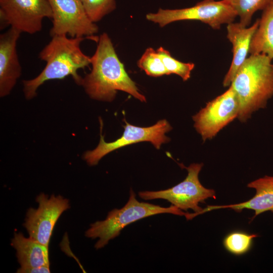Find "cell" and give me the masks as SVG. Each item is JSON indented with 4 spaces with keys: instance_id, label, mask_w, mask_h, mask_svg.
Returning a JSON list of instances; mask_svg holds the SVG:
<instances>
[{
    "instance_id": "obj_17",
    "label": "cell",
    "mask_w": 273,
    "mask_h": 273,
    "mask_svg": "<svg viewBox=\"0 0 273 273\" xmlns=\"http://www.w3.org/2000/svg\"><path fill=\"white\" fill-rule=\"evenodd\" d=\"M231 6L240 17V23L248 27L253 14L264 10L273 0H222Z\"/></svg>"
},
{
    "instance_id": "obj_6",
    "label": "cell",
    "mask_w": 273,
    "mask_h": 273,
    "mask_svg": "<svg viewBox=\"0 0 273 273\" xmlns=\"http://www.w3.org/2000/svg\"><path fill=\"white\" fill-rule=\"evenodd\" d=\"M237 16L232 8L222 0H203L193 7L184 9H159L156 13L147 14L146 18L161 27L175 21L198 20L214 29H219L222 24L234 22Z\"/></svg>"
},
{
    "instance_id": "obj_14",
    "label": "cell",
    "mask_w": 273,
    "mask_h": 273,
    "mask_svg": "<svg viewBox=\"0 0 273 273\" xmlns=\"http://www.w3.org/2000/svg\"><path fill=\"white\" fill-rule=\"evenodd\" d=\"M247 187L256 190L255 195L250 200L234 204L208 206L203 209L199 214L221 208H231L237 212L247 209L255 211L253 219L266 211L273 212V176L265 175L260 177L250 182Z\"/></svg>"
},
{
    "instance_id": "obj_4",
    "label": "cell",
    "mask_w": 273,
    "mask_h": 273,
    "mask_svg": "<svg viewBox=\"0 0 273 273\" xmlns=\"http://www.w3.org/2000/svg\"><path fill=\"white\" fill-rule=\"evenodd\" d=\"M161 213L186 216L188 213L173 205L164 207L140 202L131 189L126 204L120 209H114L109 211L104 220L92 223L90 228L85 232V235L92 239L98 238L95 248L99 249L107 245L109 241L119 236L121 231L127 225L139 219Z\"/></svg>"
},
{
    "instance_id": "obj_19",
    "label": "cell",
    "mask_w": 273,
    "mask_h": 273,
    "mask_svg": "<svg viewBox=\"0 0 273 273\" xmlns=\"http://www.w3.org/2000/svg\"><path fill=\"white\" fill-rule=\"evenodd\" d=\"M139 67L150 76L159 77L168 75L163 61L157 52L149 48L138 62Z\"/></svg>"
},
{
    "instance_id": "obj_15",
    "label": "cell",
    "mask_w": 273,
    "mask_h": 273,
    "mask_svg": "<svg viewBox=\"0 0 273 273\" xmlns=\"http://www.w3.org/2000/svg\"><path fill=\"white\" fill-rule=\"evenodd\" d=\"M12 246L16 250L18 261L22 268L50 266L48 247L21 233H14Z\"/></svg>"
},
{
    "instance_id": "obj_18",
    "label": "cell",
    "mask_w": 273,
    "mask_h": 273,
    "mask_svg": "<svg viewBox=\"0 0 273 273\" xmlns=\"http://www.w3.org/2000/svg\"><path fill=\"white\" fill-rule=\"evenodd\" d=\"M258 235L236 230L228 234L223 239V246L229 253L240 256L249 252L252 248L254 239Z\"/></svg>"
},
{
    "instance_id": "obj_5",
    "label": "cell",
    "mask_w": 273,
    "mask_h": 273,
    "mask_svg": "<svg viewBox=\"0 0 273 273\" xmlns=\"http://www.w3.org/2000/svg\"><path fill=\"white\" fill-rule=\"evenodd\" d=\"M203 166V163H192L185 167L188 175L178 184L164 190L141 191L138 193L139 196L145 200H166L181 210L192 209L195 212L188 213L186 216L187 219H191L202 210L199 203H204L208 198H215V191L205 188L199 180V174Z\"/></svg>"
},
{
    "instance_id": "obj_16",
    "label": "cell",
    "mask_w": 273,
    "mask_h": 273,
    "mask_svg": "<svg viewBox=\"0 0 273 273\" xmlns=\"http://www.w3.org/2000/svg\"><path fill=\"white\" fill-rule=\"evenodd\" d=\"M249 53L273 59V1L263 10L258 28L251 39Z\"/></svg>"
},
{
    "instance_id": "obj_22",
    "label": "cell",
    "mask_w": 273,
    "mask_h": 273,
    "mask_svg": "<svg viewBox=\"0 0 273 273\" xmlns=\"http://www.w3.org/2000/svg\"><path fill=\"white\" fill-rule=\"evenodd\" d=\"M50 266L22 268L20 267L17 272L18 273H50Z\"/></svg>"
},
{
    "instance_id": "obj_21",
    "label": "cell",
    "mask_w": 273,
    "mask_h": 273,
    "mask_svg": "<svg viewBox=\"0 0 273 273\" xmlns=\"http://www.w3.org/2000/svg\"><path fill=\"white\" fill-rule=\"evenodd\" d=\"M85 11L94 23L101 20L105 16L116 8L115 0H81Z\"/></svg>"
},
{
    "instance_id": "obj_9",
    "label": "cell",
    "mask_w": 273,
    "mask_h": 273,
    "mask_svg": "<svg viewBox=\"0 0 273 273\" xmlns=\"http://www.w3.org/2000/svg\"><path fill=\"white\" fill-rule=\"evenodd\" d=\"M52 17L48 0H0L1 29L10 26L33 34L41 30L44 18Z\"/></svg>"
},
{
    "instance_id": "obj_1",
    "label": "cell",
    "mask_w": 273,
    "mask_h": 273,
    "mask_svg": "<svg viewBox=\"0 0 273 273\" xmlns=\"http://www.w3.org/2000/svg\"><path fill=\"white\" fill-rule=\"evenodd\" d=\"M90 64L92 71L82 78L81 85L91 98L111 102L117 91L121 90L141 102H146L145 96L139 92L126 72L107 34L104 33L99 37L96 52L90 57Z\"/></svg>"
},
{
    "instance_id": "obj_11",
    "label": "cell",
    "mask_w": 273,
    "mask_h": 273,
    "mask_svg": "<svg viewBox=\"0 0 273 273\" xmlns=\"http://www.w3.org/2000/svg\"><path fill=\"white\" fill-rule=\"evenodd\" d=\"M36 201L38 207L27 210L23 226L29 238L49 247L58 219L70 207L69 201L61 195H52L49 197L41 193L37 196Z\"/></svg>"
},
{
    "instance_id": "obj_7",
    "label": "cell",
    "mask_w": 273,
    "mask_h": 273,
    "mask_svg": "<svg viewBox=\"0 0 273 273\" xmlns=\"http://www.w3.org/2000/svg\"><path fill=\"white\" fill-rule=\"evenodd\" d=\"M124 122V130L119 139L107 143L101 134L98 146L95 149L84 153L83 158L89 165H97L106 155L127 145L141 142H150L157 149H159L162 144L170 140L165 133L170 131L172 127L165 119L159 120L154 125L145 127L131 125L125 120Z\"/></svg>"
},
{
    "instance_id": "obj_13",
    "label": "cell",
    "mask_w": 273,
    "mask_h": 273,
    "mask_svg": "<svg viewBox=\"0 0 273 273\" xmlns=\"http://www.w3.org/2000/svg\"><path fill=\"white\" fill-rule=\"evenodd\" d=\"M259 19L248 27L239 22H232L227 26V38L233 45V60L223 81L224 87L230 86L236 73L247 58L252 36L258 27Z\"/></svg>"
},
{
    "instance_id": "obj_10",
    "label": "cell",
    "mask_w": 273,
    "mask_h": 273,
    "mask_svg": "<svg viewBox=\"0 0 273 273\" xmlns=\"http://www.w3.org/2000/svg\"><path fill=\"white\" fill-rule=\"evenodd\" d=\"M239 103L231 86L222 94L208 102L193 116L194 126L203 141L211 140L237 118Z\"/></svg>"
},
{
    "instance_id": "obj_3",
    "label": "cell",
    "mask_w": 273,
    "mask_h": 273,
    "mask_svg": "<svg viewBox=\"0 0 273 273\" xmlns=\"http://www.w3.org/2000/svg\"><path fill=\"white\" fill-rule=\"evenodd\" d=\"M263 54L251 55L236 73L230 86L239 103L237 118L245 122L253 113L266 107L273 96V64Z\"/></svg>"
},
{
    "instance_id": "obj_12",
    "label": "cell",
    "mask_w": 273,
    "mask_h": 273,
    "mask_svg": "<svg viewBox=\"0 0 273 273\" xmlns=\"http://www.w3.org/2000/svg\"><path fill=\"white\" fill-rule=\"evenodd\" d=\"M21 32L10 27L0 35V96L8 95L21 74L16 44Z\"/></svg>"
},
{
    "instance_id": "obj_2",
    "label": "cell",
    "mask_w": 273,
    "mask_h": 273,
    "mask_svg": "<svg viewBox=\"0 0 273 273\" xmlns=\"http://www.w3.org/2000/svg\"><path fill=\"white\" fill-rule=\"evenodd\" d=\"M86 37H68L66 35L52 36L51 40L39 54L46 66L36 77L23 80L26 98L31 99L36 95L37 88L44 82L53 79H62L72 76L75 83L81 85L82 78L77 71L90 64V57L80 49L81 42Z\"/></svg>"
},
{
    "instance_id": "obj_8",
    "label": "cell",
    "mask_w": 273,
    "mask_h": 273,
    "mask_svg": "<svg viewBox=\"0 0 273 273\" xmlns=\"http://www.w3.org/2000/svg\"><path fill=\"white\" fill-rule=\"evenodd\" d=\"M52 13L50 35L85 37L96 41L98 26L88 16L81 0H48Z\"/></svg>"
},
{
    "instance_id": "obj_20",
    "label": "cell",
    "mask_w": 273,
    "mask_h": 273,
    "mask_svg": "<svg viewBox=\"0 0 273 273\" xmlns=\"http://www.w3.org/2000/svg\"><path fill=\"white\" fill-rule=\"evenodd\" d=\"M157 52L161 57L168 74H175L179 76L184 81H187L191 76V73L194 68L193 63H184L172 57L169 51L160 47Z\"/></svg>"
}]
</instances>
